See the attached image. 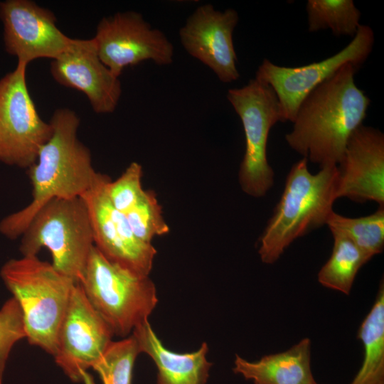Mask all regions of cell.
Here are the masks:
<instances>
[{"label":"cell","mask_w":384,"mask_h":384,"mask_svg":"<svg viewBox=\"0 0 384 384\" xmlns=\"http://www.w3.org/2000/svg\"><path fill=\"white\" fill-rule=\"evenodd\" d=\"M353 64L314 88L297 110L288 145L320 168L338 165L351 134L366 117L370 100L357 87Z\"/></svg>","instance_id":"6da1fadb"},{"label":"cell","mask_w":384,"mask_h":384,"mask_svg":"<svg viewBox=\"0 0 384 384\" xmlns=\"http://www.w3.org/2000/svg\"><path fill=\"white\" fill-rule=\"evenodd\" d=\"M49 122L52 134L41 148L35 163L28 168L32 200L0 221V233L9 239L21 237L32 218L48 202L81 198L99 176L92 165L89 149L78 137L77 114L60 108L54 111Z\"/></svg>","instance_id":"7a4b0ae2"},{"label":"cell","mask_w":384,"mask_h":384,"mask_svg":"<svg viewBox=\"0 0 384 384\" xmlns=\"http://www.w3.org/2000/svg\"><path fill=\"white\" fill-rule=\"evenodd\" d=\"M302 158L291 168L284 191L261 237L258 253L262 262H277L296 239L326 225L338 198L337 165L309 171Z\"/></svg>","instance_id":"3957f363"},{"label":"cell","mask_w":384,"mask_h":384,"mask_svg":"<svg viewBox=\"0 0 384 384\" xmlns=\"http://www.w3.org/2000/svg\"><path fill=\"white\" fill-rule=\"evenodd\" d=\"M0 276L21 309L28 343L53 356L58 331L77 282L37 255L9 260L1 267Z\"/></svg>","instance_id":"277c9868"},{"label":"cell","mask_w":384,"mask_h":384,"mask_svg":"<svg viewBox=\"0 0 384 384\" xmlns=\"http://www.w3.org/2000/svg\"><path fill=\"white\" fill-rule=\"evenodd\" d=\"M94 240L90 218L82 198H54L32 218L21 236L22 256H36L49 250L52 265L79 282Z\"/></svg>","instance_id":"5b68a950"},{"label":"cell","mask_w":384,"mask_h":384,"mask_svg":"<svg viewBox=\"0 0 384 384\" xmlns=\"http://www.w3.org/2000/svg\"><path fill=\"white\" fill-rule=\"evenodd\" d=\"M114 336L125 338L148 320L158 298L154 282L109 261L95 246L79 282Z\"/></svg>","instance_id":"8992f818"},{"label":"cell","mask_w":384,"mask_h":384,"mask_svg":"<svg viewBox=\"0 0 384 384\" xmlns=\"http://www.w3.org/2000/svg\"><path fill=\"white\" fill-rule=\"evenodd\" d=\"M226 96L245 133V150L238 173L240 187L249 196L263 197L274 185L267 146L271 128L281 122L277 97L269 85L255 78L241 87L228 90Z\"/></svg>","instance_id":"52a82bcc"},{"label":"cell","mask_w":384,"mask_h":384,"mask_svg":"<svg viewBox=\"0 0 384 384\" xmlns=\"http://www.w3.org/2000/svg\"><path fill=\"white\" fill-rule=\"evenodd\" d=\"M26 65L0 79V162L28 169L52 134L38 113L26 83Z\"/></svg>","instance_id":"ba28073f"},{"label":"cell","mask_w":384,"mask_h":384,"mask_svg":"<svg viewBox=\"0 0 384 384\" xmlns=\"http://www.w3.org/2000/svg\"><path fill=\"white\" fill-rule=\"evenodd\" d=\"M374 33L360 24L352 41L336 54L319 62L299 67H284L265 59L255 73V79L269 85L279 104L281 122H293L299 105L314 88L332 77L344 65L359 68L370 55Z\"/></svg>","instance_id":"9c48e42d"},{"label":"cell","mask_w":384,"mask_h":384,"mask_svg":"<svg viewBox=\"0 0 384 384\" xmlns=\"http://www.w3.org/2000/svg\"><path fill=\"white\" fill-rule=\"evenodd\" d=\"M92 38L100 59L118 78L125 68L145 60L169 65L174 60V46L165 33L137 11L102 18Z\"/></svg>","instance_id":"30bf717a"},{"label":"cell","mask_w":384,"mask_h":384,"mask_svg":"<svg viewBox=\"0 0 384 384\" xmlns=\"http://www.w3.org/2000/svg\"><path fill=\"white\" fill-rule=\"evenodd\" d=\"M114 334L77 282L72 291L56 338L55 361L73 382L97 363Z\"/></svg>","instance_id":"8fae6325"},{"label":"cell","mask_w":384,"mask_h":384,"mask_svg":"<svg viewBox=\"0 0 384 384\" xmlns=\"http://www.w3.org/2000/svg\"><path fill=\"white\" fill-rule=\"evenodd\" d=\"M110 177L100 174L92 188L81 198L87 209L94 246L110 262L139 276H149L156 254L152 243L139 240L124 214L108 198Z\"/></svg>","instance_id":"7c38bea8"},{"label":"cell","mask_w":384,"mask_h":384,"mask_svg":"<svg viewBox=\"0 0 384 384\" xmlns=\"http://www.w3.org/2000/svg\"><path fill=\"white\" fill-rule=\"evenodd\" d=\"M0 19L6 51L26 66L36 59L57 58L75 41L58 28L51 11L33 1H1Z\"/></svg>","instance_id":"4fadbf2b"},{"label":"cell","mask_w":384,"mask_h":384,"mask_svg":"<svg viewBox=\"0 0 384 384\" xmlns=\"http://www.w3.org/2000/svg\"><path fill=\"white\" fill-rule=\"evenodd\" d=\"M238 21L235 9L220 11L206 4L193 11L178 32L184 50L208 67L223 83L240 78L233 43Z\"/></svg>","instance_id":"5bb4252c"},{"label":"cell","mask_w":384,"mask_h":384,"mask_svg":"<svg viewBox=\"0 0 384 384\" xmlns=\"http://www.w3.org/2000/svg\"><path fill=\"white\" fill-rule=\"evenodd\" d=\"M50 70L58 83L84 93L95 112L112 113L117 107L120 80L100 59L93 38L75 39L69 49L52 60Z\"/></svg>","instance_id":"9a60e30c"},{"label":"cell","mask_w":384,"mask_h":384,"mask_svg":"<svg viewBox=\"0 0 384 384\" xmlns=\"http://www.w3.org/2000/svg\"><path fill=\"white\" fill-rule=\"evenodd\" d=\"M337 197L384 204V135L361 124L350 136L337 165Z\"/></svg>","instance_id":"2e32d148"},{"label":"cell","mask_w":384,"mask_h":384,"mask_svg":"<svg viewBox=\"0 0 384 384\" xmlns=\"http://www.w3.org/2000/svg\"><path fill=\"white\" fill-rule=\"evenodd\" d=\"M132 334L140 353L147 354L155 363L157 384H206L211 366L206 358L208 347L203 343L198 350L178 353L161 343L148 320L138 325Z\"/></svg>","instance_id":"e0dca14e"},{"label":"cell","mask_w":384,"mask_h":384,"mask_svg":"<svg viewBox=\"0 0 384 384\" xmlns=\"http://www.w3.org/2000/svg\"><path fill=\"white\" fill-rule=\"evenodd\" d=\"M233 371L255 384H318L311 368V341L305 338L285 351L248 361L236 355Z\"/></svg>","instance_id":"ac0fdd59"},{"label":"cell","mask_w":384,"mask_h":384,"mask_svg":"<svg viewBox=\"0 0 384 384\" xmlns=\"http://www.w3.org/2000/svg\"><path fill=\"white\" fill-rule=\"evenodd\" d=\"M363 360L351 384H384V286L380 287L370 311L358 332Z\"/></svg>","instance_id":"d6986e66"},{"label":"cell","mask_w":384,"mask_h":384,"mask_svg":"<svg viewBox=\"0 0 384 384\" xmlns=\"http://www.w3.org/2000/svg\"><path fill=\"white\" fill-rule=\"evenodd\" d=\"M331 232L334 238L332 253L319 270L318 281L326 288L348 295L357 273L369 260L348 237Z\"/></svg>","instance_id":"ffe728a7"},{"label":"cell","mask_w":384,"mask_h":384,"mask_svg":"<svg viewBox=\"0 0 384 384\" xmlns=\"http://www.w3.org/2000/svg\"><path fill=\"white\" fill-rule=\"evenodd\" d=\"M326 225L331 231L341 233L351 240L369 260L383 250V206H379L370 215L359 218L345 217L333 211Z\"/></svg>","instance_id":"44dd1931"},{"label":"cell","mask_w":384,"mask_h":384,"mask_svg":"<svg viewBox=\"0 0 384 384\" xmlns=\"http://www.w3.org/2000/svg\"><path fill=\"white\" fill-rule=\"evenodd\" d=\"M306 9L310 32L331 29L353 37L360 26L361 14L352 0H309Z\"/></svg>","instance_id":"7402d4cb"},{"label":"cell","mask_w":384,"mask_h":384,"mask_svg":"<svg viewBox=\"0 0 384 384\" xmlns=\"http://www.w3.org/2000/svg\"><path fill=\"white\" fill-rule=\"evenodd\" d=\"M140 353L132 334L112 341L92 368L103 384H132L135 360Z\"/></svg>","instance_id":"603a6c76"},{"label":"cell","mask_w":384,"mask_h":384,"mask_svg":"<svg viewBox=\"0 0 384 384\" xmlns=\"http://www.w3.org/2000/svg\"><path fill=\"white\" fill-rule=\"evenodd\" d=\"M124 215L134 235L144 242L151 243L156 236L169 232L154 191L144 190L138 203Z\"/></svg>","instance_id":"cb8c5ba5"},{"label":"cell","mask_w":384,"mask_h":384,"mask_svg":"<svg viewBox=\"0 0 384 384\" xmlns=\"http://www.w3.org/2000/svg\"><path fill=\"white\" fill-rule=\"evenodd\" d=\"M143 171L137 162L131 163L116 180L110 179L106 191L112 206L126 214L140 200L144 190L142 185Z\"/></svg>","instance_id":"d4e9b609"},{"label":"cell","mask_w":384,"mask_h":384,"mask_svg":"<svg viewBox=\"0 0 384 384\" xmlns=\"http://www.w3.org/2000/svg\"><path fill=\"white\" fill-rule=\"evenodd\" d=\"M26 338L23 317L16 299L11 297L0 309V384L13 346Z\"/></svg>","instance_id":"484cf974"},{"label":"cell","mask_w":384,"mask_h":384,"mask_svg":"<svg viewBox=\"0 0 384 384\" xmlns=\"http://www.w3.org/2000/svg\"><path fill=\"white\" fill-rule=\"evenodd\" d=\"M82 381L84 384H95L92 377L87 371L82 373Z\"/></svg>","instance_id":"4316f807"}]
</instances>
